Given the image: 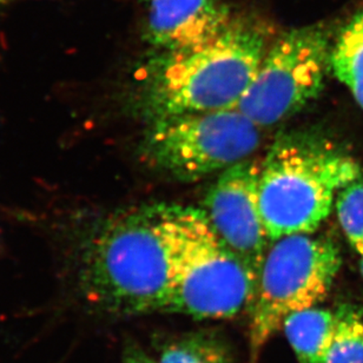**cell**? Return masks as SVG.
<instances>
[{
  "label": "cell",
  "mask_w": 363,
  "mask_h": 363,
  "mask_svg": "<svg viewBox=\"0 0 363 363\" xmlns=\"http://www.w3.org/2000/svg\"><path fill=\"white\" fill-rule=\"evenodd\" d=\"M168 204L117 210L74 235L71 266L78 296L113 318L163 311L172 286Z\"/></svg>",
  "instance_id": "6da1fadb"
},
{
  "label": "cell",
  "mask_w": 363,
  "mask_h": 363,
  "mask_svg": "<svg viewBox=\"0 0 363 363\" xmlns=\"http://www.w3.org/2000/svg\"><path fill=\"white\" fill-rule=\"evenodd\" d=\"M268 48V31L259 21L233 19L213 42L150 60L144 69V105L154 121L236 108Z\"/></svg>",
  "instance_id": "7a4b0ae2"
},
{
  "label": "cell",
  "mask_w": 363,
  "mask_h": 363,
  "mask_svg": "<svg viewBox=\"0 0 363 363\" xmlns=\"http://www.w3.org/2000/svg\"><path fill=\"white\" fill-rule=\"evenodd\" d=\"M362 177L354 158L328 140L286 133L261 161L259 208L270 242L314 234L328 218L335 196Z\"/></svg>",
  "instance_id": "3957f363"
},
{
  "label": "cell",
  "mask_w": 363,
  "mask_h": 363,
  "mask_svg": "<svg viewBox=\"0 0 363 363\" xmlns=\"http://www.w3.org/2000/svg\"><path fill=\"white\" fill-rule=\"evenodd\" d=\"M172 286L164 313L222 320L252 309L259 277L220 240L203 209L170 206Z\"/></svg>",
  "instance_id": "277c9868"
},
{
  "label": "cell",
  "mask_w": 363,
  "mask_h": 363,
  "mask_svg": "<svg viewBox=\"0 0 363 363\" xmlns=\"http://www.w3.org/2000/svg\"><path fill=\"white\" fill-rule=\"evenodd\" d=\"M342 259L328 238L297 234L279 238L268 249L250 309L249 363L289 315L316 307L328 295Z\"/></svg>",
  "instance_id": "5b68a950"
},
{
  "label": "cell",
  "mask_w": 363,
  "mask_h": 363,
  "mask_svg": "<svg viewBox=\"0 0 363 363\" xmlns=\"http://www.w3.org/2000/svg\"><path fill=\"white\" fill-rule=\"evenodd\" d=\"M261 128L238 108L155 119L142 154L160 172L182 182L206 179L248 160Z\"/></svg>",
  "instance_id": "8992f818"
},
{
  "label": "cell",
  "mask_w": 363,
  "mask_h": 363,
  "mask_svg": "<svg viewBox=\"0 0 363 363\" xmlns=\"http://www.w3.org/2000/svg\"><path fill=\"white\" fill-rule=\"evenodd\" d=\"M330 53L323 25L284 32L270 44L236 108L259 128L296 115L323 89Z\"/></svg>",
  "instance_id": "52a82bcc"
},
{
  "label": "cell",
  "mask_w": 363,
  "mask_h": 363,
  "mask_svg": "<svg viewBox=\"0 0 363 363\" xmlns=\"http://www.w3.org/2000/svg\"><path fill=\"white\" fill-rule=\"evenodd\" d=\"M261 162L245 160L217 177L204 213L220 240L257 277L268 252V235L259 208Z\"/></svg>",
  "instance_id": "ba28073f"
},
{
  "label": "cell",
  "mask_w": 363,
  "mask_h": 363,
  "mask_svg": "<svg viewBox=\"0 0 363 363\" xmlns=\"http://www.w3.org/2000/svg\"><path fill=\"white\" fill-rule=\"evenodd\" d=\"M149 5L145 38L162 52L213 42L233 21L218 0H152Z\"/></svg>",
  "instance_id": "9c48e42d"
},
{
  "label": "cell",
  "mask_w": 363,
  "mask_h": 363,
  "mask_svg": "<svg viewBox=\"0 0 363 363\" xmlns=\"http://www.w3.org/2000/svg\"><path fill=\"white\" fill-rule=\"evenodd\" d=\"M298 363H322L336 328V311L308 308L289 315L282 325Z\"/></svg>",
  "instance_id": "30bf717a"
},
{
  "label": "cell",
  "mask_w": 363,
  "mask_h": 363,
  "mask_svg": "<svg viewBox=\"0 0 363 363\" xmlns=\"http://www.w3.org/2000/svg\"><path fill=\"white\" fill-rule=\"evenodd\" d=\"M157 363H238L230 343L211 330L176 336L162 348Z\"/></svg>",
  "instance_id": "8fae6325"
},
{
  "label": "cell",
  "mask_w": 363,
  "mask_h": 363,
  "mask_svg": "<svg viewBox=\"0 0 363 363\" xmlns=\"http://www.w3.org/2000/svg\"><path fill=\"white\" fill-rule=\"evenodd\" d=\"M330 65L363 108V7L340 33Z\"/></svg>",
  "instance_id": "7c38bea8"
},
{
  "label": "cell",
  "mask_w": 363,
  "mask_h": 363,
  "mask_svg": "<svg viewBox=\"0 0 363 363\" xmlns=\"http://www.w3.org/2000/svg\"><path fill=\"white\" fill-rule=\"evenodd\" d=\"M335 311V333L322 363H363L362 311L350 304Z\"/></svg>",
  "instance_id": "4fadbf2b"
},
{
  "label": "cell",
  "mask_w": 363,
  "mask_h": 363,
  "mask_svg": "<svg viewBox=\"0 0 363 363\" xmlns=\"http://www.w3.org/2000/svg\"><path fill=\"white\" fill-rule=\"evenodd\" d=\"M336 213L350 245L363 256V179L347 185L336 197Z\"/></svg>",
  "instance_id": "5bb4252c"
},
{
  "label": "cell",
  "mask_w": 363,
  "mask_h": 363,
  "mask_svg": "<svg viewBox=\"0 0 363 363\" xmlns=\"http://www.w3.org/2000/svg\"><path fill=\"white\" fill-rule=\"evenodd\" d=\"M122 363H157L135 343H128L123 352Z\"/></svg>",
  "instance_id": "9a60e30c"
},
{
  "label": "cell",
  "mask_w": 363,
  "mask_h": 363,
  "mask_svg": "<svg viewBox=\"0 0 363 363\" xmlns=\"http://www.w3.org/2000/svg\"><path fill=\"white\" fill-rule=\"evenodd\" d=\"M362 259H361V263H360V269H361V274H362L363 277V256H361Z\"/></svg>",
  "instance_id": "2e32d148"
},
{
  "label": "cell",
  "mask_w": 363,
  "mask_h": 363,
  "mask_svg": "<svg viewBox=\"0 0 363 363\" xmlns=\"http://www.w3.org/2000/svg\"><path fill=\"white\" fill-rule=\"evenodd\" d=\"M143 1H145V3H150L152 0H143Z\"/></svg>",
  "instance_id": "e0dca14e"
}]
</instances>
